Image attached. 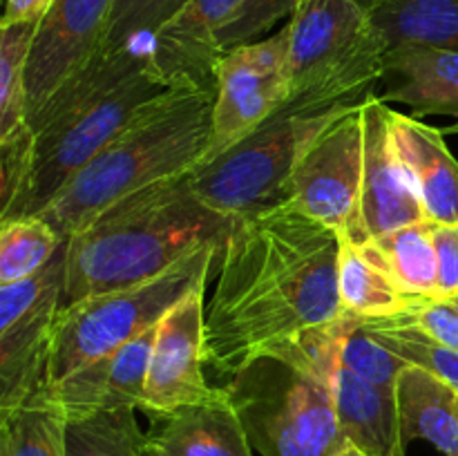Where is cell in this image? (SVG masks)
<instances>
[{
    "mask_svg": "<svg viewBox=\"0 0 458 456\" xmlns=\"http://www.w3.org/2000/svg\"><path fill=\"white\" fill-rule=\"evenodd\" d=\"M445 302L452 304V307H454L456 311H458V295H456V298H452V300H445Z\"/></svg>",
    "mask_w": 458,
    "mask_h": 456,
    "instance_id": "obj_38",
    "label": "cell"
},
{
    "mask_svg": "<svg viewBox=\"0 0 458 456\" xmlns=\"http://www.w3.org/2000/svg\"><path fill=\"white\" fill-rule=\"evenodd\" d=\"M148 456H255L246 429L222 387L173 414L150 416Z\"/></svg>",
    "mask_w": 458,
    "mask_h": 456,
    "instance_id": "obj_17",
    "label": "cell"
},
{
    "mask_svg": "<svg viewBox=\"0 0 458 456\" xmlns=\"http://www.w3.org/2000/svg\"><path fill=\"white\" fill-rule=\"evenodd\" d=\"M338 298L343 311L362 322L392 320L423 300L403 291L389 273L371 259L365 246L349 237H340Z\"/></svg>",
    "mask_w": 458,
    "mask_h": 456,
    "instance_id": "obj_22",
    "label": "cell"
},
{
    "mask_svg": "<svg viewBox=\"0 0 458 456\" xmlns=\"http://www.w3.org/2000/svg\"><path fill=\"white\" fill-rule=\"evenodd\" d=\"M401 441H428L445 456H458V392L445 380L410 365L396 383Z\"/></svg>",
    "mask_w": 458,
    "mask_h": 456,
    "instance_id": "obj_21",
    "label": "cell"
},
{
    "mask_svg": "<svg viewBox=\"0 0 458 456\" xmlns=\"http://www.w3.org/2000/svg\"><path fill=\"white\" fill-rule=\"evenodd\" d=\"M222 241L199 246L152 280L107 293L89 295L61 308L54 331L45 384L65 380L81 367L159 325L165 313L192 289L206 284Z\"/></svg>",
    "mask_w": 458,
    "mask_h": 456,
    "instance_id": "obj_7",
    "label": "cell"
},
{
    "mask_svg": "<svg viewBox=\"0 0 458 456\" xmlns=\"http://www.w3.org/2000/svg\"><path fill=\"white\" fill-rule=\"evenodd\" d=\"M338 456H367V454L362 450H358L356 445H347Z\"/></svg>",
    "mask_w": 458,
    "mask_h": 456,
    "instance_id": "obj_36",
    "label": "cell"
},
{
    "mask_svg": "<svg viewBox=\"0 0 458 456\" xmlns=\"http://www.w3.org/2000/svg\"><path fill=\"white\" fill-rule=\"evenodd\" d=\"M383 325L410 326L458 351V311L443 300H419L410 311L392 320H383Z\"/></svg>",
    "mask_w": 458,
    "mask_h": 456,
    "instance_id": "obj_33",
    "label": "cell"
},
{
    "mask_svg": "<svg viewBox=\"0 0 458 456\" xmlns=\"http://www.w3.org/2000/svg\"><path fill=\"white\" fill-rule=\"evenodd\" d=\"M146 454H148V452H146Z\"/></svg>",
    "mask_w": 458,
    "mask_h": 456,
    "instance_id": "obj_40",
    "label": "cell"
},
{
    "mask_svg": "<svg viewBox=\"0 0 458 456\" xmlns=\"http://www.w3.org/2000/svg\"><path fill=\"white\" fill-rule=\"evenodd\" d=\"M389 130L425 217L434 224H458V161L447 148L445 132L392 107Z\"/></svg>",
    "mask_w": 458,
    "mask_h": 456,
    "instance_id": "obj_18",
    "label": "cell"
},
{
    "mask_svg": "<svg viewBox=\"0 0 458 456\" xmlns=\"http://www.w3.org/2000/svg\"><path fill=\"white\" fill-rule=\"evenodd\" d=\"M38 22L0 25V141L27 128V63Z\"/></svg>",
    "mask_w": 458,
    "mask_h": 456,
    "instance_id": "obj_27",
    "label": "cell"
},
{
    "mask_svg": "<svg viewBox=\"0 0 458 456\" xmlns=\"http://www.w3.org/2000/svg\"><path fill=\"white\" fill-rule=\"evenodd\" d=\"M231 219L199 199L192 173L123 197L67 237L61 308L141 284L199 246L222 241Z\"/></svg>",
    "mask_w": 458,
    "mask_h": 456,
    "instance_id": "obj_3",
    "label": "cell"
},
{
    "mask_svg": "<svg viewBox=\"0 0 458 456\" xmlns=\"http://www.w3.org/2000/svg\"><path fill=\"white\" fill-rule=\"evenodd\" d=\"M383 103H401L416 116L458 119V49L394 47L385 56L378 92Z\"/></svg>",
    "mask_w": 458,
    "mask_h": 456,
    "instance_id": "obj_19",
    "label": "cell"
},
{
    "mask_svg": "<svg viewBox=\"0 0 458 456\" xmlns=\"http://www.w3.org/2000/svg\"><path fill=\"white\" fill-rule=\"evenodd\" d=\"M188 0H116L107 22L103 47L107 52L150 43L155 31L174 16Z\"/></svg>",
    "mask_w": 458,
    "mask_h": 456,
    "instance_id": "obj_31",
    "label": "cell"
},
{
    "mask_svg": "<svg viewBox=\"0 0 458 456\" xmlns=\"http://www.w3.org/2000/svg\"><path fill=\"white\" fill-rule=\"evenodd\" d=\"M206 284L192 289L159 322L139 407L148 416L173 414L206 401L215 392L204 376Z\"/></svg>",
    "mask_w": 458,
    "mask_h": 456,
    "instance_id": "obj_12",
    "label": "cell"
},
{
    "mask_svg": "<svg viewBox=\"0 0 458 456\" xmlns=\"http://www.w3.org/2000/svg\"><path fill=\"white\" fill-rule=\"evenodd\" d=\"M360 103L331 107L327 119L304 139L291 170L286 199L300 213L338 232V237H349L358 244L365 241L360 226L365 156Z\"/></svg>",
    "mask_w": 458,
    "mask_h": 456,
    "instance_id": "obj_9",
    "label": "cell"
},
{
    "mask_svg": "<svg viewBox=\"0 0 458 456\" xmlns=\"http://www.w3.org/2000/svg\"><path fill=\"white\" fill-rule=\"evenodd\" d=\"M329 110L282 107L244 141L192 170L199 199L231 222L255 210L286 204L300 146L327 119Z\"/></svg>",
    "mask_w": 458,
    "mask_h": 456,
    "instance_id": "obj_8",
    "label": "cell"
},
{
    "mask_svg": "<svg viewBox=\"0 0 458 456\" xmlns=\"http://www.w3.org/2000/svg\"><path fill=\"white\" fill-rule=\"evenodd\" d=\"M56 0H4V12L0 25L13 22H40Z\"/></svg>",
    "mask_w": 458,
    "mask_h": 456,
    "instance_id": "obj_35",
    "label": "cell"
},
{
    "mask_svg": "<svg viewBox=\"0 0 458 456\" xmlns=\"http://www.w3.org/2000/svg\"><path fill=\"white\" fill-rule=\"evenodd\" d=\"M362 246L403 291L416 298L437 300L438 258L434 244V222L423 219L407 224L362 241Z\"/></svg>",
    "mask_w": 458,
    "mask_h": 456,
    "instance_id": "obj_23",
    "label": "cell"
},
{
    "mask_svg": "<svg viewBox=\"0 0 458 456\" xmlns=\"http://www.w3.org/2000/svg\"><path fill=\"white\" fill-rule=\"evenodd\" d=\"M434 244L438 258L437 300L458 295V224H434Z\"/></svg>",
    "mask_w": 458,
    "mask_h": 456,
    "instance_id": "obj_34",
    "label": "cell"
},
{
    "mask_svg": "<svg viewBox=\"0 0 458 456\" xmlns=\"http://www.w3.org/2000/svg\"><path fill=\"white\" fill-rule=\"evenodd\" d=\"M443 132H458V121L454 125H452V128H447V130H443Z\"/></svg>",
    "mask_w": 458,
    "mask_h": 456,
    "instance_id": "obj_39",
    "label": "cell"
},
{
    "mask_svg": "<svg viewBox=\"0 0 458 456\" xmlns=\"http://www.w3.org/2000/svg\"><path fill=\"white\" fill-rule=\"evenodd\" d=\"M222 389L262 456H338L349 445L329 378L286 349L253 360Z\"/></svg>",
    "mask_w": 458,
    "mask_h": 456,
    "instance_id": "obj_6",
    "label": "cell"
},
{
    "mask_svg": "<svg viewBox=\"0 0 458 456\" xmlns=\"http://www.w3.org/2000/svg\"><path fill=\"white\" fill-rule=\"evenodd\" d=\"M148 45L107 52L72 74L27 121L31 164L25 190L4 219L36 217L139 112L170 92Z\"/></svg>",
    "mask_w": 458,
    "mask_h": 456,
    "instance_id": "obj_2",
    "label": "cell"
},
{
    "mask_svg": "<svg viewBox=\"0 0 458 456\" xmlns=\"http://www.w3.org/2000/svg\"><path fill=\"white\" fill-rule=\"evenodd\" d=\"M244 0H188L148 43L157 74L173 88L215 92V70L222 58L219 34Z\"/></svg>",
    "mask_w": 458,
    "mask_h": 456,
    "instance_id": "obj_15",
    "label": "cell"
},
{
    "mask_svg": "<svg viewBox=\"0 0 458 456\" xmlns=\"http://www.w3.org/2000/svg\"><path fill=\"white\" fill-rule=\"evenodd\" d=\"M67 456H148L146 434L141 432L134 407L92 411L67 418Z\"/></svg>",
    "mask_w": 458,
    "mask_h": 456,
    "instance_id": "obj_26",
    "label": "cell"
},
{
    "mask_svg": "<svg viewBox=\"0 0 458 456\" xmlns=\"http://www.w3.org/2000/svg\"><path fill=\"white\" fill-rule=\"evenodd\" d=\"M67 241L34 273L0 284V416L30 401L45 384L65 286Z\"/></svg>",
    "mask_w": 458,
    "mask_h": 456,
    "instance_id": "obj_10",
    "label": "cell"
},
{
    "mask_svg": "<svg viewBox=\"0 0 458 456\" xmlns=\"http://www.w3.org/2000/svg\"><path fill=\"white\" fill-rule=\"evenodd\" d=\"M335 416L349 445L367 456H405L398 425L396 389L360 378L335 358L329 367Z\"/></svg>",
    "mask_w": 458,
    "mask_h": 456,
    "instance_id": "obj_20",
    "label": "cell"
},
{
    "mask_svg": "<svg viewBox=\"0 0 458 456\" xmlns=\"http://www.w3.org/2000/svg\"><path fill=\"white\" fill-rule=\"evenodd\" d=\"M213 101V89L165 92L106 143L40 217L67 240L123 197L192 173L208 143Z\"/></svg>",
    "mask_w": 458,
    "mask_h": 456,
    "instance_id": "obj_4",
    "label": "cell"
},
{
    "mask_svg": "<svg viewBox=\"0 0 458 456\" xmlns=\"http://www.w3.org/2000/svg\"><path fill=\"white\" fill-rule=\"evenodd\" d=\"M298 3L300 0H244L219 34L222 52L259 40V36L267 34L276 22L291 16Z\"/></svg>",
    "mask_w": 458,
    "mask_h": 456,
    "instance_id": "obj_32",
    "label": "cell"
},
{
    "mask_svg": "<svg viewBox=\"0 0 458 456\" xmlns=\"http://www.w3.org/2000/svg\"><path fill=\"white\" fill-rule=\"evenodd\" d=\"M358 3H362V4H365V7H369L371 12H374V9H378L380 4L389 3V0H358Z\"/></svg>",
    "mask_w": 458,
    "mask_h": 456,
    "instance_id": "obj_37",
    "label": "cell"
},
{
    "mask_svg": "<svg viewBox=\"0 0 458 456\" xmlns=\"http://www.w3.org/2000/svg\"><path fill=\"white\" fill-rule=\"evenodd\" d=\"M374 21L394 47L458 49V0H389Z\"/></svg>",
    "mask_w": 458,
    "mask_h": 456,
    "instance_id": "obj_24",
    "label": "cell"
},
{
    "mask_svg": "<svg viewBox=\"0 0 458 456\" xmlns=\"http://www.w3.org/2000/svg\"><path fill=\"white\" fill-rule=\"evenodd\" d=\"M284 107L320 112L369 97L389 43L358 0H300L289 16Z\"/></svg>",
    "mask_w": 458,
    "mask_h": 456,
    "instance_id": "obj_5",
    "label": "cell"
},
{
    "mask_svg": "<svg viewBox=\"0 0 458 456\" xmlns=\"http://www.w3.org/2000/svg\"><path fill=\"white\" fill-rule=\"evenodd\" d=\"M116 0H56L38 22L27 63V121L103 47Z\"/></svg>",
    "mask_w": 458,
    "mask_h": 456,
    "instance_id": "obj_13",
    "label": "cell"
},
{
    "mask_svg": "<svg viewBox=\"0 0 458 456\" xmlns=\"http://www.w3.org/2000/svg\"><path fill=\"white\" fill-rule=\"evenodd\" d=\"M157 329L159 325L130 340L110 356L81 367L61 383L43 384L45 392L67 418L119 407L139 410L146 392Z\"/></svg>",
    "mask_w": 458,
    "mask_h": 456,
    "instance_id": "obj_16",
    "label": "cell"
},
{
    "mask_svg": "<svg viewBox=\"0 0 458 456\" xmlns=\"http://www.w3.org/2000/svg\"><path fill=\"white\" fill-rule=\"evenodd\" d=\"M67 416L40 387L12 414L0 416V456H67Z\"/></svg>",
    "mask_w": 458,
    "mask_h": 456,
    "instance_id": "obj_25",
    "label": "cell"
},
{
    "mask_svg": "<svg viewBox=\"0 0 458 456\" xmlns=\"http://www.w3.org/2000/svg\"><path fill=\"white\" fill-rule=\"evenodd\" d=\"M338 360L340 365H344L360 378L389 389H396L398 376L410 367V362L380 344L365 329L360 317L353 316L347 317V325L340 335Z\"/></svg>",
    "mask_w": 458,
    "mask_h": 456,
    "instance_id": "obj_30",
    "label": "cell"
},
{
    "mask_svg": "<svg viewBox=\"0 0 458 456\" xmlns=\"http://www.w3.org/2000/svg\"><path fill=\"white\" fill-rule=\"evenodd\" d=\"M360 110L362 125H365L360 226L367 241L428 217L419 192L394 146L392 130H389V106L376 94H369L362 98Z\"/></svg>",
    "mask_w": 458,
    "mask_h": 456,
    "instance_id": "obj_14",
    "label": "cell"
},
{
    "mask_svg": "<svg viewBox=\"0 0 458 456\" xmlns=\"http://www.w3.org/2000/svg\"><path fill=\"white\" fill-rule=\"evenodd\" d=\"M65 241L40 215L0 222V284H13L38 273Z\"/></svg>",
    "mask_w": 458,
    "mask_h": 456,
    "instance_id": "obj_28",
    "label": "cell"
},
{
    "mask_svg": "<svg viewBox=\"0 0 458 456\" xmlns=\"http://www.w3.org/2000/svg\"><path fill=\"white\" fill-rule=\"evenodd\" d=\"M338 232L289 201L233 219L215 255L204 360L231 378L298 335L344 316Z\"/></svg>",
    "mask_w": 458,
    "mask_h": 456,
    "instance_id": "obj_1",
    "label": "cell"
},
{
    "mask_svg": "<svg viewBox=\"0 0 458 456\" xmlns=\"http://www.w3.org/2000/svg\"><path fill=\"white\" fill-rule=\"evenodd\" d=\"M286 54L289 25L267 38L237 45L222 54L215 70L210 134L199 165L244 141L284 107Z\"/></svg>",
    "mask_w": 458,
    "mask_h": 456,
    "instance_id": "obj_11",
    "label": "cell"
},
{
    "mask_svg": "<svg viewBox=\"0 0 458 456\" xmlns=\"http://www.w3.org/2000/svg\"><path fill=\"white\" fill-rule=\"evenodd\" d=\"M365 329L378 340L380 344L401 356L410 365L420 367L429 371L437 378L445 380L452 389L458 392V351L420 334V331L410 329V326H392L383 322H362Z\"/></svg>",
    "mask_w": 458,
    "mask_h": 456,
    "instance_id": "obj_29",
    "label": "cell"
}]
</instances>
